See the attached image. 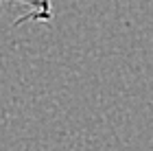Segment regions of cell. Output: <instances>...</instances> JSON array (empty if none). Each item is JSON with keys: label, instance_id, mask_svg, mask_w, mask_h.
Wrapping results in <instances>:
<instances>
[{"label": "cell", "instance_id": "obj_1", "mask_svg": "<svg viewBox=\"0 0 153 151\" xmlns=\"http://www.w3.org/2000/svg\"><path fill=\"white\" fill-rule=\"evenodd\" d=\"M2 2H18V4L26 7V16L20 18L16 26L24 24V22H51L55 16L51 0H0V4Z\"/></svg>", "mask_w": 153, "mask_h": 151}]
</instances>
